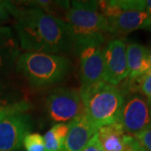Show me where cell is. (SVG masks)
Returning <instances> with one entry per match:
<instances>
[{"instance_id": "ffe728a7", "label": "cell", "mask_w": 151, "mask_h": 151, "mask_svg": "<svg viewBox=\"0 0 151 151\" xmlns=\"http://www.w3.org/2000/svg\"><path fill=\"white\" fill-rule=\"evenodd\" d=\"M44 139L45 151H60L65 141L60 139L51 129L44 135Z\"/></svg>"}, {"instance_id": "f1b7e54d", "label": "cell", "mask_w": 151, "mask_h": 151, "mask_svg": "<svg viewBox=\"0 0 151 151\" xmlns=\"http://www.w3.org/2000/svg\"><path fill=\"white\" fill-rule=\"evenodd\" d=\"M149 59H150V62L151 65V50H150V55H149Z\"/></svg>"}, {"instance_id": "9a60e30c", "label": "cell", "mask_w": 151, "mask_h": 151, "mask_svg": "<svg viewBox=\"0 0 151 151\" xmlns=\"http://www.w3.org/2000/svg\"><path fill=\"white\" fill-rule=\"evenodd\" d=\"M24 100L20 91L10 82L0 78V104L7 105Z\"/></svg>"}, {"instance_id": "7c38bea8", "label": "cell", "mask_w": 151, "mask_h": 151, "mask_svg": "<svg viewBox=\"0 0 151 151\" xmlns=\"http://www.w3.org/2000/svg\"><path fill=\"white\" fill-rule=\"evenodd\" d=\"M20 55L16 33L9 26H0V78L9 74Z\"/></svg>"}, {"instance_id": "277c9868", "label": "cell", "mask_w": 151, "mask_h": 151, "mask_svg": "<svg viewBox=\"0 0 151 151\" xmlns=\"http://www.w3.org/2000/svg\"><path fill=\"white\" fill-rule=\"evenodd\" d=\"M65 22L72 41V50L76 54L89 46H103L109 34L107 19L100 11L70 8L65 13Z\"/></svg>"}, {"instance_id": "8fae6325", "label": "cell", "mask_w": 151, "mask_h": 151, "mask_svg": "<svg viewBox=\"0 0 151 151\" xmlns=\"http://www.w3.org/2000/svg\"><path fill=\"white\" fill-rule=\"evenodd\" d=\"M97 132L85 113H81L70 122V129L60 151H83Z\"/></svg>"}, {"instance_id": "484cf974", "label": "cell", "mask_w": 151, "mask_h": 151, "mask_svg": "<svg viewBox=\"0 0 151 151\" xmlns=\"http://www.w3.org/2000/svg\"><path fill=\"white\" fill-rule=\"evenodd\" d=\"M129 151H146L142 146H141V145L137 141L136 143L134 144V145L133 146L131 149H130L129 150Z\"/></svg>"}, {"instance_id": "52a82bcc", "label": "cell", "mask_w": 151, "mask_h": 151, "mask_svg": "<svg viewBox=\"0 0 151 151\" xmlns=\"http://www.w3.org/2000/svg\"><path fill=\"white\" fill-rule=\"evenodd\" d=\"M34 128L28 113H17L0 121V151H22L25 136Z\"/></svg>"}, {"instance_id": "3957f363", "label": "cell", "mask_w": 151, "mask_h": 151, "mask_svg": "<svg viewBox=\"0 0 151 151\" xmlns=\"http://www.w3.org/2000/svg\"><path fill=\"white\" fill-rule=\"evenodd\" d=\"M71 63L62 55L24 52L15 68L34 87H47L62 81L69 74Z\"/></svg>"}, {"instance_id": "5b68a950", "label": "cell", "mask_w": 151, "mask_h": 151, "mask_svg": "<svg viewBox=\"0 0 151 151\" xmlns=\"http://www.w3.org/2000/svg\"><path fill=\"white\" fill-rule=\"evenodd\" d=\"M48 118L55 124L69 123L84 113L80 92L74 88L57 87L45 99Z\"/></svg>"}, {"instance_id": "8992f818", "label": "cell", "mask_w": 151, "mask_h": 151, "mask_svg": "<svg viewBox=\"0 0 151 151\" xmlns=\"http://www.w3.org/2000/svg\"><path fill=\"white\" fill-rule=\"evenodd\" d=\"M119 124L132 136L151 127V102L139 94L124 97Z\"/></svg>"}, {"instance_id": "4316f807", "label": "cell", "mask_w": 151, "mask_h": 151, "mask_svg": "<svg viewBox=\"0 0 151 151\" xmlns=\"http://www.w3.org/2000/svg\"><path fill=\"white\" fill-rule=\"evenodd\" d=\"M145 12L148 14V15L150 16L151 19V0H147L146 1Z\"/></svg>"}, {"instance_id": "e0dca14e", "label": "cell", "mask_w": 151, "mask_h": 151, "mask_svg": "<svg viewBox=\"0 0 151 151\" xmlns=\"http://www.w3.org/2000/svg\"><path fill=\"white\" fill-rule=\"evenodd\" d=\"M32 108V104L27 100H22L11 104H0V121L17 113H27Z\"/></svg>"}, {"instance_id": "cb8c5ba5", "label": "cell", "mask_w": 151, "mask_h": 151, "mask_svg": "<svg viewBox=\"0 0 151 151\" xmlns=\"http://www.w3.org/2000/svg\"><path fill=\"white\" fill-rule=\"evenodd\" d=\"M8 1L0 0V26L10 19V14L7 9Z\"/></svg>"}, {"instance_id": "30bf717a", "label": "cell", "mask_w": 151, "mask_h": 151, "mask_svg": "<svg viewBox=\"0 0 151 151\" xmlns=\"http://www.w3.org/2000/svg\"><path fill=\"white\" fill-rule=\"evenodd\" d=\"M106 19L110 35H125L139 29L151 30V19L145 11H120Z\"/></svg>"}, {"instance_id": "5bb4252c", "label": "cell", "mask_w": 151, "mask_h": 151, "mask_svg": "<svg viewBox=\"0 0 151 151\" xmlns=\"http://www.w3.org/2000/svg\"><path fill=\"white\" fill-rule=\"evenodd\" d=\"M127 60L129 67V79L133 80L144 76L151 67L149 55L150 50L138 43L127 45Z\"/></svg>"}, {"instance_id": "83f0119b", "label": "cell", "mask_w": 151, "mask_h": 151, "mask_svg": "<svg viewBox=\"0 0 151 151\" xmlns=\"http://www.w3.org/2000/svg\"><path fill=\"white\" fill-rule=\"evenodd\" d=\"M145 75H150V76H151V67H150V69H149V70H147V72H146Z\"/></svg>"}, {"instance_id": "6da1fadb", "label": "cell", "mask_w": 151, "mask_h": 151, "mask_svg": "<svg viewBox=\"0 0 151 151\" xmlns=\"http://www.w3.org/2000/svg\"><path fill=\"white\" fill-rule=\"evenodd\" d=\"M7 9L15 19V33L26 52L62 55L72 50L65 20L35 7L22 8L8 1Z\"/></svg>"}, {"instance_id": "7402d4cb", "label": "cell", "mask_w": 151, "mask_h": 151, "mask_svg": "<svg viewBox=\"0 0 151 151\" xmlns=\"http://www.w3.org/2000/svg\"><path fill=\"white\" fill-rule=\"evenodd\" d=\"M70 8L76 9L98 11L99 2L98 1H72L70 2Z\"/></svg>"}, {"instance_id": "ba28073f", "label": "cell", "mask_w": 151, "mask_h": 151, "mask_svg": "<svg viewBox=\"0 0 151 151\" xmlns=\"http://www.w3.org/2000/svg\"><path fill=\"white\" fill-rule=\"evenodd\" d=\"M127 45L124 40L114 39L103 48V81L117 86L129 76Z\"/></svg>"}, {"instance_id": "44dd1931", "label": "cell", "mask_w": 151, "mask_h": 151, "mask_svg": "<svg viewBox=\"0 0 151 151\" xmlns=\"http://www.w3.org/2000/svg\"><path fill=\"white\" fill-rule=\"evenodd\" d=\"M134 137L146 151H151V127L134 135Z\"/></svg>"}, {"instance_id": "7a4b0ae2", "label": "cell", "mask_w": 151, "mask_h": 151, "mask_svg": "<svg viewBox=\"0 0 151 151\" xmlns=\"http://www.w3.org/2000/svg\"><path fill=\"white\" fill-rule=\"evenodd\" d=\"M79 92L84 105V113L96 129L119 123L124 96L117 86L103 81L81 87Z\"/></svg>"}, {"instance_id": "d6986e66", "label": "cell", "mask_w": 151, "mask_h": 151, "mask_svg": "<svg viewBox=\"0 0 151 151\" xmlns=\"http://www.w3.org/2000/svg\"><path fill=\"white\" fill-rule=\"evenodd\" d=\"M25 151H45L44 136L38 133H30L25 136L24 140Z\"/></svg>"}, {"instance_id": "603a6c76", "label": "cell", "mask_w": 151, "mask_h": 151, "mask_svg": "<svg viewBox=\"0 0 151 151\" xmlns=\"http://www.w3.org/2000/svg\"><path fill=\"white\" fill-rule=\"evenodd\" d=\"M70 126V122L69 123H63V124H54L53 127L51 128V129L54 131L55 134L59 137L60 139L65 140L67 134L69 132Z\"/></svg>"}, {"instance_id": "4fadbf2b", "label": "cell", "mask_w": 151, "mask_h": 151, "mask_svg": "<svg viewBox=\"0 0 151 151\" xmlns=\"http://www.w3.org/2000/svg\"><path fill=\"white\" fill-rule=\"evenodd\" d=\"M97 137L105 151H129L137 139L128 134L119 123L103 126L97 130Z\"/></svg>"}, {"instance_id": "2e32d148", "label": "cell", "mask_w": 151, "mask_h": 151, "mask_svg": "<svg viewBox=\"0 0 151 151\" xmlns=\"http://www.w3.org/2000/svg\"><path fill=\"white\" fill-rule=\"evenodd\" d=\"M129 92L139 91L141 94L151 102V76L144 75L129 81Z\"/></svg>"}, {"instance_id": "ac0fdd59", "label": "cell", "mask_w": 151, "mask_h": 151, "mask_svg": "<svg viewBox=\"0 0 151 151\" xmlns=\"http://www.w3.org/2000/svg\"><path fill=\"white\" fill-rule=\"evenodd\" d=\"M109 3L119 11H145L146 1L145 0H113L109 1Z\"/></svg>"}, {"instance_id": "d4e9b609", "label": "cell", "mask_w": 151, "mask_h": 151, "mask_svg": "<svg viewBox=\"0 0 151 151\" xmlns=\"http://www.w3.org/2000/svg\"><path fill=\"white\" fill-rule=\"evenodd\" d=\"M83 151H105L101 146V144L97 137V134L92 137V139L89 141V143L87 144V145Z\"/></svg>"}, {"instance_id": "9c48e42d", "label": "cell", "mask_w": 151, "mask_h": 151, "mask_svg": "<svg viewBox=\"0 0 151 151\" xmlns=\"http://www.w3.org/2000/svg\"><path fill=\"white\" fill-rule=\"evenodd\" d=\"M79 55L81 87L103 81L104 71L103 46H89L82 50Z\"/></svg>"}]
</instances>
